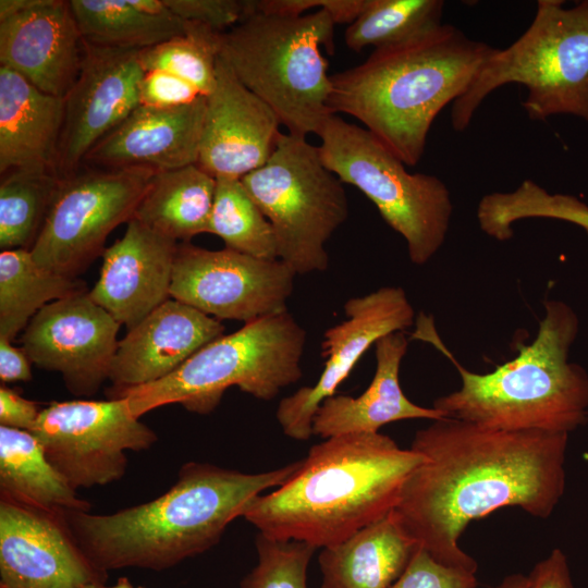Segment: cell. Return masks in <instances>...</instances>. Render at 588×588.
Wrapping results in <instances>:
<instances>
[{
    "label": "cell",
    "instance_id": "obj_25",
    "mask_svg": "<svg viewBox=\"0 0 588 588\" xmlns=\"http://www.w3.org/2000/svg\"><path fill=\"white\" fill-rule=\"evenodd\" d=\"M418 548L393 510L344 541L321 549V588H390Z\"/></svg>",
    "mask_w": 588,
    "mask_h": 588
},
{
    "label": "cell",
    "instance_id": "obj_17",
    "mask_svg": "<svg viewBox=\"0 0 588 588\" xmlns=\"http://www.w3.org/2000/svg\"><path fill=\"white\" fill-rule=\"evenodd\" d=\"M107 579L74 538L65 512L0 495V588H85Z\"/></svg>",
    "mask_w": 588,
    "mask_h": 588
},
{
    "label": "cell",
    "instance_id": "obj_15",
    "mask_svg": "<svg viewBox=\"0 0 588 588\" xmlns=\"http://www.w3.org/2000/svg\"><path fill=\"white\" fill-rule=\"evenodd\" d=\"M345 319L323 334L322 373L313 385L282 399L275 417L285 436L305 441L320 404L335 394L365 352L380 338L412 327L415 310L400 286H383L344 304Z\"/></svg>",
    "mask_w": 588,
    "mask_h": 588
},
{
    "label": "cell",
    "instance_id": "obj_35",
    "mask_svg": "<svg viewBox=\"0 0 588 588\" xmlns=\"http://www.w3.org/2000/svg\"><path fill=\"white\" fill-rule=\"evenodd\" d=\"M257 564L241 588H307V569L316 548L298 540H281L258 532Z\"/></svg>",
    "mask_w": 588,
    "mask_h": 588
},
{
    "label": "cell",
    "instance_id": "obj_22",
    "mask_svg": "<svg viewBox=\"0 0 588 588\" xmlns=\"http://www.w3.org/2000/svg\"><path fill=\"white\" fill-rule=\"evenodd\" d=\"M205 112L206 97L168 109L139 105L93 147L83 164L155 172L197 164Z\"/></svg>",
    "mask_w": 588,
    "mask_h": 588
},
{
    "label": "cell",
    "instance_id": "obj_28",
    "mask_svg": "<svg viewBox=\"0 0 588 588\" xmlns=\"http://www.w3.org/2000/svg\"><path fill=\"white\" fill-rule=\"evenodd\" d=\"M84 292L83 281L40 267L30 250H1L0 338L13 341L42 307Z\"/></svg>",
    "mask_w": 588,
    "mask_h": 588
},
{
    "label": "cell",
    "instance_id": "obj_20",
    "mask_svg": "<svg viewBox=\"0 0 588 588\" xmlns=\"http://www.w3.org/2000/svg\"><path fill=\"white\" fill-rule=\"evenodd\" d=\"M177 245L131 219L123 236L102 253L90 298L132 329L169 299Z\"/></svg>",
    "mask_w": 588,
    "mask_h": 588
},
{
    "label": "cell",
    "instance_id": "obj_7",
    "mask_svg": "<svg viewBox=\"0 0 588 588\" xmlns=\"http://www.w3.org/2000/svg\"><path fill=\"white\" fill-rule=\"evenodd\" d=\"M305 343L306 331L287 310L266 316L211 341L169 376L107 395L125 397L137 418L175 403L208 415L233 385L271 401L302 378Z\"/></svg>",
    "mask_w": 588,
    "mask_h": 588
},
{
    "label": "cell",
    "instance_id": "obj_8",
    "mask_svg": "<svg viewBox=\"0 0 588 588\" xmlns=\"http://www.w3.org/2000/svg\"><path fill=\"white\" fill-rule=\"evenodd\" d=\"M562 0H538L529 27L512 45L494 48L475 81L452 106L455 131L466 130L495 89L526 87L522 102L530 120L572 114L588 122V0L565 9Z\"/></svg>",
    "mask_w": 588,
    "mask_h": 588
},
{
    "label": "cell",
    "instance_id": "obj_23",
    "mask_svg": "<svg viewBox=\"0 0 588 588\" xmlns=\"http://www.w3.org/2000/svg\"><path fill=\"white\" fill-rule=\"evenodd\" d=\"M375 347L377 366L368 388L355 397L334 394L326 399L314 416V434L328 439L347 433H377L393 421H432L446 417L434 407L413 403L401 388L400 367L408 348L404 331L380 338Z\"/></svg>",
    "mask_w": 588,
    "mask_h": 588
},
{
    "label": "cell",
    "instance_id": "obj_14",
    "mask_svg": "<svg viewBox=\"0 0 588 588\" xmlns=\"http://www.w3.org/2000/svg\"><path fill=\"white\" fill-rule=\"evenodd\" d=\"M138 53V49L97 46L82 39L81 68L63 97L54 161L60 179L77 172L93 147L140 105L144 70Z\"/></svg>",
    "mask_w": 588,
    "mask_h": 588
},
{
    "label": "cell",
    "instance_id": "obj_31",
    "mask_svg": "<svg viewBox=\"0 0 588 588\" xmlns=\"http://www.w3.org/2000/svg\"><path fill=\"white\" fill-rule=\"evenodd\" d=\"M208 233L222 238L226 248L260 259H278L272 226L241 179H217Z\"/></svg>",
    "mask_w": 588,
    "mask_h": 588
},
{
    "label": "cell",
    "instance_id": "obj_21",
    "mask_svg": "<svg viewBox=\"0 0 588 588\" xmlns=\"http://www.w3.org/2000/svg\"><path fill=\"white\" fill-rule=\"evenodd\" d=\"M223 333L220 320L179 301H166L119 341L107 394L169 376Z\"/></svg>",
    "mask_w": 588,
    "mask_h": 588
},
{
    "label": "cell",
    "instance_id": "obj_18",
    "mask_svg": "<svg viewBox=\"0 0 588 588\" xmlns=\"http://www.w3.org/2000/svg\"><path fill=\"white\" fill-rule=\"evenodd\" d=\"M280 125L271 108L218 57L215 85L206 97L197 166L216 179H242L271 157Z\"/></svg>",
    "mask_w": 588,
    "mask_h": 588
},
{
    "label": "cell",
    "instance_id": "obj_3",
    "mask_svg": "<svg viewBox=\"0 0 588 588\" xmlns=\"http://www.w3.org/2000/svg\"><path fill=\"white\" fill-rule=\"evenodd\" d=\"M425 460L380 432L331 437L314 444L284 483L255 497L242 517L270 538L334 546L392 512Z\"/></svg>",
    "mask_w": 588,
    "mask_h": 588
},
{
    "label": "cell",
    "instance_id": "obj_6",
    "mask_svg": "<svg viewBox=\"0 0 588 588\" xmlns=\"http://www.w3.org/2000/svg\"><path fill=\"white\" fill-rule=\"evenodd\" d=\"M334 25L324 10L281 16L253 11L245 1L243 19L220 34L219 57L289 134L317 135L333 115L329 63L321 49L333 52Z\"/></svg>",
    "mask_w": 588,
    "mask_h": 588
},
{
    "label": "cell",
    "instance_id": "obj_19",
    "mask_svg": "<svg viewBox=\"0 0 588 588\" xmlns=\"http://www.w3.org/2000/svg\"><path fill=\"white\" fill-rule=\"evenodd\" d=\"M82 61V36L70 1L35 0L0 20V65L40 91L63 98Z\"/></svg>",
    "mask_w": 588,
    "mask_h": 588
},
{
    "label": "cell",
    "instance_id": "obj_41",
    "mask_svg": "<svg viewBox=\"0 0 588 588\" xmlns=\"http://www.w3.org/2000/svg\"><path fill=\"white\" fill-rule=\"evenodd\" d=\"M0 338V379L2 382H27L32 380L30 360L23 348L11 345Z\"/></svg>",
    "mask_w": 588,
    "mask_h": 588
},
{
    "label": "cell",
    "instance_id": "obj_29",
    "mask_svg": "<svg viewBox=\"0 0 588 588\" xmlns=\"http://www.w3.org/2000/svg\"><path fill=\"white\" fill-rule=\"evenodd\" d=\"M82 39L97 46L148 48L185 35L187 22L171 12L149 14L130 0H70Z\"/></svg>",
    "mask_w": 588,
    "mask_h": 588
},
{
    "label": "cell",
    "instance_id": "obj_43",
    "mask_svg": "<svg viewBox=\"0 0 588 588\" xmlns=\"http://www.w3.org/2000/svg\"><path fill=\"white\" fill-rule=\"evenodd\" d=\"M85 588H143L134 587L127 577H120L117 583L112 586H107L106 584H93L86 586Z\"/></svg>",
    "mask_w": 588,
    "mask_h": 588
},
{
    "label": "cell",
    "instance_id": "obj_16",
    "mask_svg": "<svg viewBox=\"0 0 588 588\" xmlns=\"http://www.w3.org/2000/svg\"><path fill=\"white\" fill-rule=\"evenodd\" d=\"M120 326L84 292L42 307L21 341L37 367L60 372L72 394L90 396L109 379Z\"/></svg>",
    "mask_w": 588,
    "mask_h": 588
},
{
    "label": "cell",
    "instance_id": "obj_37",
    "mask_svg": "<svg viewBox=\"0 0 588 588\" xmlns=\"http://www.w3.org/2000/svg\"><path fill=\"white\" fill-rule=\"evenodd\" d=\"M163 3L179 19L219 33L236 25L245 14V1L238 0H163Z\"/></svg>",
    "mask_w": 588,
    "mask_h": 588
},
{
    "label": "cell",
    "instance_id": "obj_13",
    "mask_svg": "<svg viewBox=\"0 0 588 588\" xmlns=\"http://www.w3.org/2000/svg\"><path fill=\"white\" fill-rule=\"evenodd\" d=\"M295 273L281 260L177 245L170 297L218 320L245 323L287 310Z\"/></svg>",
    "mask_w": 588,
    "mask_h": 588
},
{
    "label": "cell",
    "instance_id": "obj_9",
    "mask_svg": "<svg viewBox=\"0 0 588 588\" xmlns=\"http://www.w3.org/2000/svg\"><path fill=\"white\" fill-rule=\"evenodd\" d=\"M323 164L358 188L405 241L411 261L422 266L441 248L453 212L442 180L411 173L368 130L331 115L317 134Z\"/></svg>",
    "mask_w": 588,
    "mask_h": 588
},
{
    "label": "cell",
    "instance_id": "obj_32",
    "mask_svg": "<svg viewBox=\"0 0 588 588\" xmlns=\"http://www.w3.org/2000/svg\"><path fill=\"white\" fill-rule=\"evenodd\" d=\"M442 0H368L344 34L346 46L362 51L408 40L442 24Z\"/></svg>",
    "mask_w": 588,
    "mask_h": 588
},
{
    "label": "cell",
    "instance_id": "obj_34",
    "mask_svg": "<svg viewBox=\"0 0 588 588\" xmlns=\"http://www.w3.org/2000/svg\"><path fill=\"white\" fill-rule=\"evenodd\" d=\"M487 211L493 228L503 234H510L518 220L547 218L574 223L588 235V205L572 195L551 194L531 180L513 192L492 193Z\"/></svg>",
    "mask_w": 588,
    "mask_h": 588
},
{
    "label": "cell",
    "instance_id": "obj_27",
    "mask_svg": "<svg viewBox=\"0 0 588 588\" xmlns=\"http://www.w3.org/2000/svg\"><path fill=\"white\" fill-rule=\"evenodd\" d=\"M0 495L48 511L91 509L49 462L30 431L4 426H0Z\"/></svg>",
    "mask_w": 588,
    "mask_h": 588
},
{
    "label": "cell",
    "instance_id": "obj_1",
    "mask_svg": "<svg viewBox=\"0 0 588 588\" xmlns=\"http://www.w3.org/2000/svg\"><path fill=\"white\" fill-rule=\"evenodd\" d=\"M568 436L432 420L414 436L411 449L426 460L405 481L394 511L436 561L476 574V561L458 544L467 525L506 506L548 518L565 491Z\"/></svg>",
    "mask_w": 588,
    "mask_h": 588
},
{
    "label": "cell",
    "instance_id": "obj_40",
    "mask_svg": "<svg viewBox=\"0 0 588 588\" xmlns=\"http://www.w3.org/2000/svg\"><path fill=\"white\" fill-rule=\"evenodd\" d=\"M527 588H574L568 561L561 549H553L535 565L528 575Z\"/></svg>",
    "mask_w": 588,
    "mask_h": 588
},
{
    "label": "cell",
    "instance_id": "obj_39",
    "mask_svg": "<svg viewBox=\"0 0 588 588\" xmlns=\"http://www.w3.org/2000/svg\"><path fill=\"white\" fill-rule=\"evenodd\" d=\"M40 411L37 403L24 399L14 390L0 388V426L30 431Z\"/></svg>",
    "mask_w": 588,
    "mask_h": 588
},
{
    "label": "cell",
    "instance_id": "obj_24",
    "mask_svg": "<svg viewBox=\"0 0 588 588\" xmlns=\"http://www.w3.org/2000/svg\"><path fill=\"white\" fill-rule=\"evenodd\" d=\"M63 98L40 91L0 65V173L54 172Z\"/></svg>",
    "mask_w": 588,
    "mask_h": 588
},
{
    "label": "cell",
    "instance_id": "obj_30",
    "mask_svg": "<svg viewBox=\"0 0 588 588\" xmlns=\"http://www.w3.org/2000/svg\"><path fill=\"white\" fill-rule=\"evenodd\" d=\"M61 179L52 172L12 171L1 175L0 247L30 250L51 209Z\"/></svg>",
    "mask_w": 588,
    "mask_h": 588
},
{
    "label": "cell",
    "instance_id": "obj_38",
    "mask_svg": "<svg viewBox=\"0 0 588 588\" xmlns=\"http://www.w3.org/2000/svg\"><path fill=\"white\" fill-rule=\"evenodd\" d=\"M203 96L188 82L171 73L152 70L144 72L139 84V103L151 108H176L189 105Z\"/></svg>",
    "mask_w": 588,
    "mask_h": 588
},
{
    "label": "cell",
    "instance_id": "obj_33",
    "mask_svg": "<svg viewBox=\"0 0 588 588\" xmlns=\"http://www.w3.org/2000/svg\"><path fill=\"white\" fill-rule=\"evenodd\" d=\"M220 34L206 25L187 22L185 35L139 50V62L144 72L171 73L207 97L216 81Z\"/></svg>",
    "mask_w": 588,
    "mask_h": 588
},
{
    "label": "cell",
    "instance_id": "obj_11",
    "mask_svg": "<svg viewBox=\"0 0 588 588\" xmlns=\"http://www.w3.org/2000/svg\"><path fill=\"white\" fill-rule=\"evenodd\" d=\"M157 172L145 168H81L61 179L42 230L30 249L40 267L76 278L105 252L107 236L128 222Z\"/></svg>",
    "mask_w": 588,
    "mask_h": 588
},
{
    "label": "cell",
    "instance_id": "obj_12",
    "mask_svg": "<svg viewBox=\"0 0 588 588\" xmlns=\"http://www.w3.org/2000/svg\"><path fill=\"white\" fill-rule=\"evenodd\" d=\"M30 432L75 490L120 480L127 470L126 452L146 451L158 440L125 397L52 402L41 408Z\"/></svg>",
    "mask_w": 588,
    "mask_h": 588
},
{
    "label": "cell",
    "instance_id": "obj_4",
    "mask_svg": "<svg viewBox=\"0 0 588 588\" xmlns=\"http://www.w3.org/2000/svg\"><path fill=\"white\" fill-rule=\"evenodd\" d=\"M493 49L442 23L331 74L329 108L354 117L405 166H416L432 122L468 89Z\"/></svg>",
    "mask_w": 588,
    "mask_h": 588
},
{
    "label": "cell",
    "instance_id": "obj_5",
    "mask_svg": "<svg viewBox=\"0 0 588 588\" xmlns=\"http://www.w3.org/2000/svg\"><path fill=\"white\" fill-rule=\"evenodd\" d=\"M534 341L487 373L466 369L442 342L434 320L419 314L413 339L432 344L456 368L461 388L433 401L446 417L485 428L568 433L588 421V373L568 360L579 321L566 303L547 299Z\"/></svg>",
    "mask_w": 588,
    "mask_h": 588
},
{
    "label": "cell",
    "instance_id": "obj_10",
    "mask_svg": "<svg viewBox=\"0 0 588 588\" xmlns=\"http://www.w3.org/2000/svg\"><path fill=\"white\" fill-rule=\"evenodd\" d=\"M241 180L272 226L278 259L296 275L324 271L326 244L346 221L348 201L318 146L281 133L268 161Z\"/></svg>",
    "mask_w": 588,
    "mask_h": 588
},
{
    "label": "cell",
    "instance_id": "obj_26",
    "mask_svg": "<svg viewBox=\"0 0 588 588\" xmlns=\"http://www.w3.org/2000/svg\"><path fill=\"white\" fill-rule=\"evenodd\" d=\"M217 179L197 164L157 172L132 219L174 241L208 233Z\"/></svg>",
    "mask_w": 588,
    "mask_h": 588
},
{
    "label": "cell",
    "instance_id": "obj_36",
    "mask_svg": "<svg viewBox=\"0 0 588 588\" xmlns=\"http://www.w3.org/2000/svg\"><path fill=\"white\" fill-rule=\"evenodd\" d=\"M475 573L436 561L420 547L390 588H476Z\"/></svg>",
    "mask_w": 588,
    "mask_h": 588
},
{
    "label": "cell",
    "instance_id": "obj_42",
    "mask_svg": "<svg viewBox=\"0 0 588 588\" xmlns=\"http://www.w3.org/2000/svg\"><path fill=\"white\" fill-rule=\"evenodd\" d=\"M528 576L512 574L506 576L498 588H527Z\"/></svg>",
    "mask_w": 588,
    "mask_h": 588
},
{
    "label": "cell",
    "instance_id": "obj_2",
    "mask_svg": "<svg viewBox=\"0 0 588 588\" xmlns=\"http://www.w3.org/2000/svg\"><path fill=\"white\" fill-rule=\"evenodd\" d=\"M299 462L256 474L187 462L174 485L151 501L109 514L65 512V517L98 568L163 571L215 547L246 505L284 483Z\"/></svg>",
    "mask_w": 588,
    "mask_h": 588
}]
</instances>
